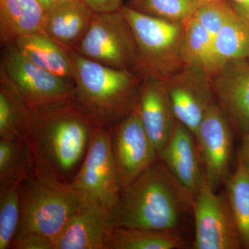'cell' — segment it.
Returning <instances> with one entry per match:
<instances>
[{"mask_svg":"<svg viewBox=\"0 0 249 249\" xmlns=\"http://www.w3.org/2000/svg\"><path fill=\"white\" fill-rule=\"evenodd\" d=\"M98 126L73 102L29 109L24 139L33 168L68 184L79 170Z\"/></svg>","mask_w":249,"mask_h":249,"instance_id":"obj_1","label":"cell"},{"mask_svg":"<svg viewBox=\"0 0 249 249\" xmlns=\"http://www.w3.org/2000/svg\"><path fill=\"white\" fill-rule=\"evenodd\" d=\"M194 197L158 158L121 192L111 226L180 232Z\"/></svg>","mask_w":249,"mask_h":249,"instance_id":"obj_2","label":"cell"},{"mask_svg":"<svg viewBox=\"0 0 249 249\" xmlns=\"http://www.w3.org/2000/svg\"><path fill=\"white\" fill-rule=\"evenodd\" d=\"M73 103L97 125L112 127L135 107L142 78L131 70L93 61L70 51Z\"/></svg>","mask_w":249,"mask_h":249,"instance_id":"obj_3","label":"cell"},{"mask_svg":"<svg viewBox=\"0 0 249 249\" xmlns=\"http://www.w3.org/2000/svg\"><path fill=\"white\" fill-rule=\"evenodd\" d=\"M19 192L20 222L14 241L39 236L52 242L55 249L67 223L87 198L34 168L21 180Z\"/></svg>","mask_w":249,"mask_h":249,"instance_id":"obj_4","label":"cell"},{"mask_svg":"<svg viewBox=\"0 0 249 249\" xmlns=\"http://www.w3.org/2000/svg\"><path fill=\"white\" fill-rule=\"evenodd\" d=\"M137 43V73L144 78L166 80L183 66L181 47L183 24L142 14L129 7L121 9Z\"/></svg>","mask_w":249,"mask_h":249,"instance_id":"obj_5","label":"cell"},{"mask_svg":"<svg viewBox=\"0 0 249 249\" xmlns=\"http://www.w3.org/2000/svg\"><path fill=\"white\" fill-rule=\"evenodd\" d=\"M4 47L0 83L16 93L29 109L42 110L73 102V83L33 63L14 45Z\"/></svg>","mask_w":249,"mask_h":249,"instance_id":"obj_6","label":"cell"},{"mask_svg":"<svg viewBox=\"0 0 249 249\" xmlns=\"http://www.w3.org/2000/svg\"><path fill=\"white\" fill-rule=\"evenodd\" d=\"M75 51L106 66L137 71V43L132 28L121 9L94 13L89 29Z\"/></svg>","mask_w":249,"mask_h":249,"instance_id":"obj_7","label":"cell"},{"mask_svg":"<svg viewBox=\"0 0 249 249\" xmlns=\"http://www.w3.org/2000/svg\"><path fill=\"white\" fill-rule=\"evenodd\" d=\"M68 186L111 212L116 209L122 191L113 152L111 127L98 126L84 160Z\"/></svg>","mask_w":249,"mask_h":249,"instance_id":"obj_8","label":"cell"},{"mask_svg":"<svg viewBox=\"0 0 249 249\" xmlns=\"http://www.w3.org/2000/svg\"><path fill=\"white\" fill-rule=\"evenodd\" d=\"M195 249H242L227 193H217L205 175L193 204Z\"/></svg>","mask_w":249,"mask_h":249,"instance_id":"obj_9","label":"cell"},{"mask_svg":"<svg viewBox=\"0 0 249 249\" xmlns=\"http://www.w3.org/2000/svg\"><path fill=\"white\" fill-rule=\"evenodd\" d=\"M111 142L123 191L159 158L137 106L111 127Z\"/></svg>","mask_w":249,"mask_h":249,"instance_id":"obj_10","label":"cell"},{"mask_svg":"<svg viewBox=\"0 0 249 249\" xmlns=\"http://www.w3.org/2000/svg\"><path fill=\"white\" fill-rule=\"evenodd\" d=\"M234 133L227 116L214 101L206 111L195 137L205 177L215 191L225 184L231 175Z\"/></svg>","mask_w":249,"mask_h":249,"instance_id":"obj_11","label":"cell"},{"mask_svg":"<svg viewBox=\"0 0 249 249\" xmlns=\"http://www.w3.org/2000/svg\"><path fill=\"white\" fill-rule=\"evenodd\" d=\"M165 81L177 120L195 135L214 101L212 78L198 67L183 65Z\"/></svg>","mask_w":249,"mask_h":249,"instance_id":"obj_12","label":"cell"},{"mask_svg":"<svg viewBox=\"0 0 249 249\" xmlns=\"http://www.w3.org/2000/svg\"><path fill=\"white\" fill-rule=\"evenodd\" d=\"M214 101L241 137L249 132V60L226 62L212 78Z\"/></svg>","mask_w":249,"mask_h":249,"instance_id":"obj_13","label":"cell"},{"mask_svg":"<svg viewBox=\"0 0 249 249\" xmlns=\"http://www.w3.org/2000/svg\"><path fill=\"white\" fill-rule=\"evenodd\" d=\"M111 217L106 206L85 199L62 230L55 249H109Z\"/></svg>","mask_w":249,"mask_h":249,"instance_id":"obj_14","label":"cell"},{"mask_svg":"<svg viewBox=\"0 0 249 249\" xmlns=\"http://www.w3.org/2000/svg\"><path fill=\"white\" fill-rule=\"evenodd\" d=\"M136 106L142 125L159 155L171 138L178 122L166 81L142 78Z\"/></svg>","mask_w":249,"mask_h":249,"instance_id":"obj_15","label":"cell"},{"mask_svg":"<svg viewBox=\"0 0 249 249\" xmlns=\"http://www.w3.org/2000/svg\"><path fill=\"white\" fill-rule=\"evenodd\" d=\"M158 157L175 178L196 196L204 172L194 134L178 121L171 138Z\"/></svg>","mask_w":249,"mask_h":249,"instance_id":"obj_16","label":"cell"},{"mask_svg":"<svg viewBox=\"0 0 249 249\" xmlns=\"http://www.w3.org/2000/svg\"><path fill=\"white\" fill-rule=\"evenodd\" d=\"M93 14L82 0L55 3L45 12L42 31L64 48L75 51L89 29Z\"/></svg>","mask_w":249,"mask_h":249,"instance_id":"obj_17","label":"cell"},{"mask_svg":"<svg viewBox=\"0 0 249 249\" xmlns=\"http://www.w3.org/2000/svg\"><path fill=\"white\" fill-rule=\"evenodd\" d=\"M12 45L33 63L74 84L70 51L54 42L43 32L20 36Z\"/></svg>","mask_w":249,"mask_h":249,"instance_id":"obj_18","label":"cell"},{"mask_svg":"<svg viewBox=\"0 0 249 249\" xmlns=\"http://www.w3.org/2000/svg\"><path fill=\"white\" fill-rule=\"evenodd\" d=\"M45 12L37 0H0V41L12 45L20 36L42 32Z\"/></svg>","mask_w":249,"mask_h":249,"instance_id":"obj_19","label":"cell"},{"mask_svg":"<svg viewBox=\"0 0 249 249\" xmlns=\"http://www.w3.org/2000/svg\"><path fill=\"white\" fill-rule=\"evenodd\" d=\"M183 24V65L198 67L213 78L223 67L216 53L213 37L193 16Z\"/></svg>","mask_w":249,"mask_h":249,"instance_id":"obj_20","label":"cell"},{"mask_svg":"<svg viewBox=\"0 0 249 249\" xmlns=\"http://www.w3.org/2000/svg\"><path fill=\"white\" fill-rule=\"evenodd\" d=\"M188 242L181 232L116 227L111 229L109 249H183Z\"/></svg>","mask_w":249,"mask_h":249,"instance_id":"obj_21","label":"cell"},{"mask_svg":"<svg viewBox=\"0 0 249 249\" xmlns=\"http://www.w3.org/2000/svg\"><path fill=\"white\" fill-rule=\"evenodd\" d=\"M225 184L242 249H249V175L238 160L235 171L231 174Z\"/></svg>","mask_w":249,"mask_h":249,"instance_id":"obj_22","label":"cell"},{"mask_svg":"<svg viewBox=\"0 0 249 249\" xmlns=\"http://www.w3.org/2000/svg\"><path fill=\"white\" fill-rule=\"evenodd\" d=\"M214 45L223 65L229 60L249 58L248 21L236 13L214 37Z\"/></svg>","mask_w":249,"mask_h":249,"instance_id":"obj_23","label":"cell"},{"mask_svg":"<svg viewBox=\"0 0 249 249\" xmlns=\"http://www.w3.org/2000/svg\"><path fill=\"white\" fill-rule=\"evenodd\" d=\"M33 168L24 139H0V185L21 179Z\"/></svg>","mask_w":249,"mask_h":249,"instance_id":"obj_24","label":"cell"},{"mask_svg":"<svg viewBox=\"0 0 249 249\" xmlns=\"http://www.w3.org/2000/svg\"><path fill=\"white\" fill-rule=\"evenodd\" d=\"M29 109L16 93L0 83V139H24Z\"/></svg>","mask_w":249,"mask_h":249,"instance_id":"obj_25","label":"cell"},{"mask_svg":"<svg viewBox=\"0 0 249 249\" xmlns=\"http://www.w3.org/2000/svg\"><path fill=\"white\" fill-rule=\"evenodd\" d=\"M20 181L0 185V249H11L17 235L21 214Z\"/></svg>","mask_w":249,"mask_h":249,"instance_id":"obj_26","label":"cell"},{"mask_svg":"<svg viewBox=\"0 0 249 249\" xmlns=\"http://www.w3.org/2000/svg\"><path fill=\"white\" fill-rule=\"evenodd\" d=\"M204 4L201 0H136L128 6L142 14L183 24Z\"/></svg>","mask_w":249,"mask_h":249,"instance_id":"obj_27","label":"cell"},{"mask_svg":"<svg viewBox=\"0 0 249 249\" xmlns=\"http://www.w3.org/2000/svg\"><path fill=\"white\" fill-rule=\"evenodd\" d=\"M235 14L230 1L220 0L204 3L193 17L214 39L226 23Z\"/></svg>","mask_w":249,"mask_h":249,"instance_id":"obj_28","label":"cell"},{"mask_svg":"<svg viewBox=\"0 0 249 249\" xmlns=\"http://www.w3.org/2000/svg\"><path fill=\"white\" fill-rule=\"evenodd\" d=\"M11 249H55L53 244L39 236H26L15 240Z\"/></svg>","mask_w":249,"mask_h":249,"instance_id":"obj_29","label":"cell"},{"mask_svg":"<svg viewBox=\"0 0 249 249\" xmlns=\"http://www.w3.org/2000/svg\"><path fill=\"white\" fill-rule=\"evenodd\" d=\"M93 13H108L120 11L124 0H82Z\"/></svg>","mask_w":249,"mask_h":249,"instance_id":"obj_30","label":"cell"},{"mask_svg":"<svg viewBox=\"0 0 249 249\" xmlns=\"http://www.w3.org/2000/svg\"><path fill=\"white\" fill-rule=\"evenodd\" d=\"M237 160L249 175V132L241 137V144L238 150Z\"/></svg>","mask_w":249,"mask_h":249,"instance_id":"obj_31","label":"cell"},{"mask_svg":"<svg viewBox=\"0 0 249 249\" xmlns=\"http://www.w3.org/2000/svg\"><path fill=\"white\" fill-rule=\"evenodd\" d=\"M230 3L236 13L249 22V0L241 4H237L231 1H230Z\"/></svg>","mask_w":249,"mask_h":249,"instance_id":"obj_32","label":"cell"},{"mask_svg":"<svg viewBox=\"0 0 249 249\" xmlns=\"http://www.w3.org/2000/svg\"><path fill=\"white\" fill-rule=\"evenodd\" d=\"M37 1L45 12L53 7L55 4V0H37Z\"/></svg>","mask_w":249,"mask_h":249,"instance_id":"obj_33","label":"cell"},{"mask_svg":"<svg viewBox=\"0 0 249 249\" xmlns=\"http://www.w3.org/2000/svg\"><path fill=\"white\" fill-rule=\"evenodd\" d=\"M249 0H230V1L233 3H237V4H241V3H245Z\"/></svg>","mask_w":249,"mask_h":249,"instance_id":"obj_34","label":"cell"},{"mask_svg":"<svg viewBox=\"0 0 249 249\" xmlns=\"http://www.w3.org/2000/svg\"><path fill=\"white\" fill-rule=\"evenodd\" d=\"M201 1L204 3H209L213 2V1H220V0H201Z\"/></svg>","mask_w":249,"mask_h":249,"instance_id":"obj_35","label":"cell"},{"mask_svg":"<svg viewBox=\"0 0 249 249\" xmlns=\"http://www.w3.org/2000/svg\"><path fill=\"white\" fill-rule=\"evenodd\" d=\"M55 3L62 2V1H70V0H55Z\"/></svg>","mask_w":249,"mask_h":249,"instance_id":"obj_36","label":"cell"},{"mask_svg":"<svg viewBox=\"0 0 249 249\" xmlns=\"http://www.w3.org/2000/svg\"><path fill=\"white\" fill-rule=\"evenodd\" d=\"M129 1H136V0H129Z\"/></svg>","mask_w":249,"mask_h":249,"instance_id":"obj_37","label":"cell"},{"mask_svg":"<svg viewBox=\"0 0 249 249\" xmlns=\"http://www.w3.org/2000/svg\"><path fill=\"white\" fill-rule=\"evenodd\" d=\"M248 59H249V58H248Z\"/></svg>","mask_w":249,"mask_h":249,"instance_id":"obj_38","label":"cell"}]
</instances>
